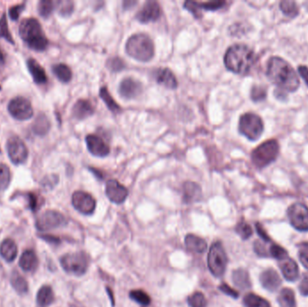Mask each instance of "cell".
<instances>
[{"label": "cell", "mask_w": 308, "mask_h": 307, "mask_svg": "<svg viewBox=\"0 0 308 307\" xmlns=\"http://www.w3.org/2000/svg\"><path fill=\"white\" fill-rule=\"evenodd\" d=\"M243 304L246 307H271L270 303L264 298L254 294H248L243 298Z\"/></svg>", "instance_id": "obj_35"}, {"label": "cell", "mask_w": 308, "mask_h": 307, "mask_svg": "<svg viewBox=\"0 0 308 307\" xmlns=\"http://www.w3.org/2000/svg\"><path fill=\"white\" fill-rule=\"evenodd\" d=\"M267 76L278 89L279 94L295 92L300 85L297 73L282 58L272 57L268 61Z\"/></svg>", "instance_id": "obj_1"}, {"label": "cell", "mask_w": 308, "mask_h": 307, "mask_svg": "<svg viewBox=\"0 0 308 307\" xmlns=\"http://www.w3.org/2000/svg\"><path fill=\"white\" fill-rule=\"evenodd\" d=\"M25 6H26V3L11 6L9 8V16H10L11 19L14 21H16L19 18L20 13L25 9Z\"/></svg>", "instance_id": "obj_47"}, {"label": "cell", "mask_w": 308, "mask_h": 307, "mask_svg": "<svg viewBox=\"0 0 308 307\" xmlns=\"http://www.w3.org/2000/svg\"><path fill=\"white\" fill-rule=\"evenodd\" d=\"M185 243L188 250L195 253H203L207 248L206 241L197 235H187L185 238Z\"/></svg>", "instance_id": "obj_26"}, {"label": "cell", "mask_w": 308, "mask_h": 307, "mask_svg": "<svg viewBox=\"0 0 308 307\" xmlns=\"http://www.w3.org/2000/svg\"><path fill=\"white\" fill-rule=\"evenodd\" d=\"M233 282L235 286L239 287L241 290L251 288V283L249 273L243 269H239L234 271Z\"/></svg>", "instance_id": "obj_28"}, {"label": "cell", "mask_w": 308, "mask_h": 307, "mask_svg": "<svg viewBox=\"0 0 308 307\" xmlns=\"http://www.w3.org/2000/svg\"><path fill=\"white\" fill-rule=\"evenodd\" d=\"M298 72L301 75V77L304 78L305 82L308 87V68L306 66H299L298 67Z\"/></svg>", "instance_id": "obj_53"}, {"label": "cell", "mask_w": 308, "mask_h": 307, "mask_svg": "<svg viewBox=\"0 0 308 307\" xmlns=\"http://www.w3.org/2000/svg\"><path fill=\"white\" fill-rule=\"evenodd\" d=\"M63 270L74 276H82L89 269V256L83 251L72 252L63 256L61 259Z\"/></svg>", "instance_id": "obj_6"}, {"label": "cell", "mask_w": 308, "mask_h": 307, "mask_svg": "<svg viewBox=\"0 0 308 307\" xmlns=\"http://www.w3.org/2000/svg\"><path fill=\"white\" fill-rule=\"evenodd\" d=\"M11 284L18 294L25 295L28 291V284L26 279L17 272L14 271L11 275Z\"/></svg>", "instance_id": "obj_33"}, {"label": "cell", "mask_w": 308, "mask_h": 307, "mask_svg": "<svg viewBox=\"0 0 308 307\" xmlns=\"http://www.w3.org/2000/svg\"><path fill=\"white\" fill-rule=\"evenodd\" d=\"M225 1L214 0L208 2H196V1H187L184 3V7L187 10L191 12L196 18H200L202 16L201 9L208 11L218 10L225 5Z\"/></svg>", "instance_id": "obj_14"}, {"label": "cell", "mask_w": 308, "mask_h": 307, "mask_svg": "<svg viewBox=\"0 0 308 307\" xmlns=\"http://www.w3.org/2000/svg\"><path fill=\"white\" fill-rule=\"evenodd\" d=\"M188 302L190 307H206V299L201 292H195L188 297Z\"/></svg>", "instance_id": "obj_39"}, {"label": "cell", "mask_w": 308, "mask_h": 307, "mask_svg": "<svg viewBox=\"0 0 308 307\" xmlns=\"http://www.w3.org/2000/svg\"><path fill=\"white\" fill-rule=\"evenodd\" d=\"M52 71L54 73V75L59 78V80H61L64 83H67L72 78L71 69L66 64H63V63L54 65L52 67Z\"/></svg>", "instance_id": "obj_32"}, {"label": "cell", "mask_w": 308, "mask_h": 307, "mask_svg": "<svg viewBox=\"0 0 308 307\" xmlns=\"http://www.w3.org/2000/svg\"><path fill=\"white\" fill-rule=\"evenodd\" d=\"M126 49L131 57L141 62H148L154 56V45L152 39L143 34L131 36L126 42Z\"/></svg>", "instance_id": "obj_4"}, {"label": "cell", "mask_w": 308, "mask_h": 307, "mask_svg": "<svg viewBox=\"0 0 308 307\" xmlns=\"http://www.w3.org/2000/svg\"><path fill=\"white\" fill-rule=\"evenodd\" d=\"M2 63H4V55H3L2 52L0 51V64H2Z\"/></svg>", "instance_id": "obj_55"}, {"label": "cell", "mask_w": 308, "mask_h": 307, "mask_svg": "<svg viewBox=\"0 0 308 307\" xmlns=\"http://www.w3.org/2000/svg\"><path fill=\"white\" fill-rule=\"evenodd\" d=\"M132 300L136 301V303L140 304L143 307H147L151 304V297L147 294L146 292L137 289V290H132L129 295Z\"/></svg>", "instance_id": "obj_37"}, {"label": "cell", "mask_w": 308, "mask_h": 307, "mask_svg": "<svg viewBox=\"0 0 308 307\" xmlns=\"http://www.w3.org/2000/svg\"><path fill=\"white\" fill-rule=\"evenodd\" d=\"M264 130V125L259 115L246 113L240 116L239 131L242 136L251 141H256L261 137Z\"/></svg>", "instance_id": "obj_7"}, {"label": "cell", "mask_w": 308, "mask_h": 307, "mask_svg": "<svg viewBox=\"0 0 308 307\" xmlns=\"http://www.w3.org/2000/svg\"><path fill=\"white\" fill-rule=\"evenodd\" d=\"M255 63V54L244 44H235L225 52V67L237 74L247 73Z\"/></svg>", "instance_id": "obj_2"}, {"label": "cell", "mask_w": 308, "mask_h": 307, "mask_svg": "<svg viewBox=\"0 0 308 307\" xmlns=\"http://www.w3.org/2000/svg\"><path fill=\"white\" fill-rule=\"evenodd\" d=\"M287 216L293 227L301 231H308V208L303 204H293L287 209Z\"/></svg>", "instance_id": "obj_9"}, {"label": "cell", "mask_w": 308, "mask_h": 307, "mask_svg": "<svg viewBox=\"0 0 308 307\" xmlns=\"http://www.w3.org/2000/svg\"><path fill=\"white\" fill-rule=\"evenodd\" d=\"M0 255L6 261L11 262L17 255V247L16 242L11 239H6L0 245Z\"/></svg>", "instance_id": "obj_27"}, {"label": "cell", "mask_w": 308, "mask_h": 307, "mask_svg": "<svg viewBox=\"0 0 308 307\" xmlns=\"http://www.w3.org/2000/svg\"><path fill=\"white\" fill-rule=\"evenodd\" d=\"M19 265L23 271L32 272L35 271L38 266V258L34 250H27L22 254Z\"/></svg>", "instance_id": "obj_25"}, {"label": "cell", "mask_w": 308, "mask_h": 307, "mask_svg": "<svg viewBox=\"0 0 308 307\" xmlns=\"http://www.w3.org/2000/svg\"><path fill=\"white\" fill-rule=\"evenodd\" d=\"M154 77L157 82L162 86L174 89L178 86L177 78L174 76L172 71L167 68H159L154 72Z\"/></svg>", "instance_id": "obj_21"}, {"label": "cell", "mask_w": 308, "mask_h": 307, "mask_svg": "<svg viewBox=\"0 0 308 307\" xmlns=\"http://www.w3.org/2000/svg\"><path fill=\"white\" fill-rule=\"evenodd\" d=\"M141 84L132 78H125L119 86V93L124 99H135L141 94Z\"/></svg>", "instance_id": "obj_18"}, {"label": "cell", "mask_w": 308, "mask_h": 307, "mask_svg": "<svg viewBox=\"0 0 308 307\" xmlns=\"http://www.w3.org/2000/svg\"><path fill=\"white\" fill-rule=\"evenodd\" d=\"M299 260L302 265L308 270V250H303L299 252Z\"/></svg>", "instance_id": "obj_52"}, {"label": "cell", "mask_w": 308, "mask_h": 307, "mask_svg": "<svg viewBox=\"0 0 308 307\" xmlns=\"http://www.w3.org/2000/svg\"><path fill=\"white\" fill-rule=\"evenodd\" d=\"M256 230L257 232H258V234L261 236V239H264V240H266V241L270 240V237L268 236L266 232L262 228V226H261V224H256Z\"/></svg>", "instance_id": "obj_54"}, {"label": "cell", "mask_w": 308, "mask_h": 307, "mask_svg": "<svg viewBox=\"0 0 308 307\" xmlns=\"http://www.w3.org/2000/svg\"><path fill=\"white\" fill-rule=\"evenodd\" d=\"M261 285L269 291H276L281 284V279L277 272L272 269H269L261 273L260 277Z\"/></svg>", "instance_id": "obj_19"}, {"label": "cell", "mask_w": 308, "mask_h": 307, "mask_svg": "<svg viewBox=\"0 0 308 307\" xmlns=\"http://www.w3.org/2000/svg\"><path fill=\"white\" fill-rule=\"evenodd\" d=\"M94 106L88 101L80 99L76 102L72 108V115L76 119L82 120L94 114Z\"/></svg>", "instance_id": "obj_22"}, {"label": "cell", "mask_w": 308, "mask_h": 307, "mask_svg": "<svg viewBox=\"0 0 308 307\" xmlns=\"http://www.w3.org/2000/svg\"><path fill=\"white\" fill-rule=\"evenodd\" d=\"M207 264L209 271L214 276L220 277L225 274L227 266V256L224 246L220 241H216L211 246L207 257Z\"/></svg>", "instance_id": "obj_8"}, {"label": "cell", "mask_w": 308, "mask_h": 307, "mask_svg": "<svg viewBox=\"0 0 308 307\" xmlns=\"http://www.w3.org/2000/svg\"><path fill=\"white\" fill-rule=\"evenodd\" d=\"M8 112L16 120L25 121L34 115V110L28 99L23 97H16L12 99L8 104Z\"/></svg>", "instance_id": "obj_11"}, {"label": "cell", "mask_w": 308, "mask_h": 307, "mask_svg": "<svg viewBox=\"0 0 308 307\" xmlns=\"http://www.w3.org/2000/svg\"><path fill=\"white\" fill-rule=\"evenodd\" d=\"M72 205L76 210L84 214H91L96 209V200L89 194L84 191H76L72 195Z\"/></svg>", "instance_id": "obj_13"}, {"label": "cell", "mask_w": 308, "mask_h": 307, "mask_svg": "<svg viewBox=\"0 0 308 307\" xmlns=\"http://www.w3.org/2000/svg\"><path fill=\"white\" fill-rule=\"evenodd\" d=\"M254 250L258 255L262 256V257L268 255L265 246L259 240H257L256 242L254 243Z\"/></svg>", "instance_id": "obj_50"}, {"label": "cell", "mask_w": 308, "mask_h": 307, "mask_svg": "<svg viewBox=\"0 0 308 307\" xmlns=\"http://www.w3.org/2000/svg\"><path fill=\"white\" fill-rule=\"evenodd\" d=\"M28 201H29V207L33 211H37L38 208L40 207V201L38 200L36 195H34L33 193H29L28 194Z\"/></svg>", "instance_id": "obj_48"}, {"label": "cell", "mask_w": 308, "mask_h": 307, "mask_svg": "<svg viewBox=\"0 0 308 307\" xmlns=\"http://www.w3.org/2000/svg\"><path fill=\"white\" fill-rule=\"evenodd\" d=\"M236 232L242 239H249L252 235V230L249 224L245 222H240L236 226Z\"/></svg>", "instance_id": "obj_43"}, {"label": "cell", "mask_w": 308, "mask_h": 307, "mask_svg": "<svg viewBox=\"0 0 308 307\" xmlns=\"http://www.w3.org/2000/svg\"><path fill=\"white\" fill-rule=\"evenodd\" d=\"M6 150L11 162L16 165L26 162L28 158L27 147L17 136H12L7 140Z\"/></svg>", "instance_id": "obj_12"}, {"label": "cell", "mask_w": 308, "mask_h": 307, "mask_svg": "<svg viewBox=\"0 0 308 307\" xmlns=\"http://www.w3.org/2000/svg\"><path fill=\"white\" fill-rule=\"evenodd\" d=\"M27 68L31 73L34 81L37 84H44L47 82V75L44 68L34 59H29L27 61Z\"/></svg>", "instance_id": "obj_24"}, {"label": "cell", "mask_w": 308, "mask_h": 307, "mask_svg": "<svg viewBox=\"0 0 308 307\" xmlns=\"http://www.w3.org/2000/svg\"><path fill=\"white\" fill-rule=\"evenodd\" d=\"M10 180V169L4 163H0V191L7 188Z\"/></svg>", "instance_id": "obj_38"}, {"label": "cell", "mask_w": 308, "mask_h": 307, "mask_svg": "<svg viewBox=\"0 0 308 307\" xmlns=\"http://www.w3.org/2000/svg\"><path fill=\"white\" fill-rule=\"evenodd\" d=\"M251 98L254 102L264 100L267 98V89L263 86H253L251 89Z\"/></svg>", "instance_id": "obj_42"}, {"label": "cell", "mask_w": 308, "mask_h": 307, "mask_svg": "<svg viewBox=\"0 0 308 307\" xmlns=\"http://www.w3.org/2000/svg\"><path fill=\"white\" fill-rule=\"evenodd\" d=\"M277 301L280 307H297L295 294L290 288L282 289L278 295Z\"/></svg>", "instance_id": "obj_30"}, {"label": "cell", "mask_w": 308, "mask_h": 307, "mask_svg": "<svg viewBox=\"0 0 308 307\" xmlns=\"http://www.w3.org/2000/svg\"><path fill=\"white\" fill-rule=\"evenodd\" d=\"M59 7V13L63 16H69L73 11V3L69 1L61 2Z\"/></svg>", "instance_id": "obj_46"}, {"label": "cell", "mask_w": 308, "mask_h": 307, "mask_svg": "<svg viewBox=\"0 0 308 307\" xmlns=\"http://www.w3.org/2000/svg\"><path fill=\"white\" fill-rule=\"evenodd\" d=\"M54 9V4L50 0H42L38 4V12L42 16L47 18L52 15V11Z\"/></svg>", "instance_id": "obj_41"}, {"label": "cell", "mask_w": 308, "mask_h": 307, "mask_svg": "<svg viewBox=\"0 0 308 307\" xmlns=\"http://www.w3.org/2000/svg\"><path fill=\"white\" fill-rule=\"evenodd\" d=\"M0 89H1V87H0Z\"/></svg>", "instance_id": "obj_56"}, {"label": "cell", "mask_w": 308, "mask_h": 307, "mask_svg": "<svg viewBox=\"0 0 308 307\" xmlns=\"http://www.w3.org/2000/svg\"><path fill=\"white\" fill-rule=\"evenodd\" d=\"M161 16V6L156 1H147L141 10L136 14V19L142 24L158 20Z\"/></svg>", "instance_id": "obj_15"}, {"label": "cell", "mask_w": 308, "mask_h": 307, "mask_svg": "<svg viewBox=\"0 0 308 307\" xmlns=\"http://www.w3.org/2000/svg\"><path fill=\"white\" fill-rule=\"evenodd\" d=\"M299 290L303 296L308 297V274H306L304 276L303 279L299 285Z\"/></svg>", "instance_id": "obj_51"}, {"label": "cell", "mask_w": 308, "mask_h": 307, "mask_svg": "<svg viewBox=\"0 0 308 307\" xmlns=\"http://www.w3.org/2000/svg\"><path fill=\"white\" fill-rule=\"evenodd\" d=\"M270 252H271V255L277 260H283L287 258V250L277 244H272L271 246Z\"/></svg>", "instance_id": "obj_45"}, {"label": "cell", "mask_w": 308, "mask_h": 307, "mask_svg": "<svg viewBox=\"0 0 308 307\" xmlns=\"http://www.w3.org/2000/svg\"><path fill=\"white\" fill-rule=\"evenodd\" d=\"M51 127L50 121L44 114H40L36 117L34 124L33 125V130L38 136L46 135Z\"/></svg>", "instance_id": "obj_31"}, {"label": "cell", "mask_w": 308, "mask_h": 307, "mask_svg": "<svg viewBox=\"0 0 308 307\" xmlns=\"http://www.w3.org/2000/svg\"><path fill=\"white\" fill-rule=\"evenodd\" d=\"M86 142L89 152L95 156L103 158L109 154V147L107 144H105V142L100 136L89 135L86 137Z\"/></svg>", "instance_id": "obj_17"}, {"label": "cell", "mask_w": 308, "mask_h": 307, "mask_svg": "<svg viewBox=\"0 0 308 307\" xmlns=\"http://www.w3.org/2000/svg\"><path fill=\"white\" fill-rule=\"evenodd\" d=\"M279 153V144L277 140H269L258 146L251 153V161L253 164L262 169L276 161Z\"/></svg>", "instance_id": "obj_5"}, {"label": "cell", "mask_w": 308, "mask_h": 307, "mask_svg": "<svg viewBox=\"0 0 308 307\" xmlns=\"http://www.w3.org/2000/svg\"><path fill=\"white\" fill-rule=\"evenodd\" d=\"M0 38H4L7 42H10L11 44H15V42L8 29L5 14H3V16L0 18Z\"/></svg>", "instance_id": "obj_40"}, {"label": "cell", "mask_w": 308, "mask_h": 307, "mask_svg": "<svg viewBox=\"0 0 308 307\" xmlns=\"http://www.w3.org/2000/svg\"><path fill=\"white\" fill-rule=\"evenodd\" d=\"M279 266H280L283 276L287 280L295 281L298 279V276H299V269L296 261L287 258L285 260H281V263Z\"/></svg>", "instance_id": "obj_23"}, {"label": "cell", "mask_w": 308, "mask_h": 307, "mask_svg": "<svg viewBox=\"0 0 308 307\" xmlns=\"http://www.w3.org/2000/svg\"><path fill=\"white\" fill-rule=\"evenodd\" d=\"M280 10L282 11L283 14H285L288 17L294 18L298 16L299 8L297 3L295 1H290V0H285L281 1L280 4Z\"/></svg>", "instance_id": "obj_36"}, {"label": "cell", "mask_w": 308, "mask_h": 307, "mask_svg": "<svg viewBox=\"0 0 308 307\" xmlns=\"http://www.w3.org/2000/svg\"><path fill=\"white\" fill-rule=\"evenodd\" d=\"M105 194L111 202L122 204L128 197V190L117 180L110 179L105 185Z\"/></svg>", "instance_id": "obj_16"}, {"label": "cell", "mask_w": 308, "mask_h": 307, "mask_svg": "<svg viewBox=\"0 0 308 307\" xmlns=\"http://www.w3.org/2000/svg\"><path fill=\"white\" fill-rule=\"evenodd\" d=\"M202 198V189L197 183L188 181L183 186V201L186 204L198 202Z\"/></svg>", "instance_id": "obj_20"}, {"label": "cell", "mask_w": 308, "mask_h": 307, "mask_svg": "<svg viewBox=\"0 0 308 307\" xmlns=\"http://www.w3.org/2000/svg\"><path fill=\"white\" fill-rule=\"evenodd\" d=\"M219 289L221 291L223 292L224 294L229 296V297H234V298H237V297H239L238 292L235 291L234 288H232V287L228 286L227 284H222V285L219 286Z\"/></svg>", "instance_id": "obj_49"}, {"label": "cell", "mask_w": 308, "mask_h": 307, "mask_svg": "<svg viewBox=\"0 0 308 307\" xmlns=\"http://www.w3.org/2000/svg\"><path fill=\"white\" fill-rule=\"evenodd\" d=\"M106 66H107V68H109L110 70H112L114 72H117V71H120L123 68H125L126 64H125L124 61L120 58L115 57L108 60V62L106 63Z\"/></svg>", "instance_id": "obj_44"}, {"label": "cell", "mask_w": 308, "mask_h": 307, "mask_svg": "<svg viewBox=\"0 0 308 307\" xmlns=\"http://www.w3.org/2000/svg\"><path fill=\"white\" fill-rule=\"evenodd\" d=\"M19 34L27 45L36 52H42L48 47V39L42 31L41 24L35 18L22 20Z\"/></svg>", "instance_id": "obj_3"}, {"label": "cell", "mask_w": 308, "mask_h": 307, "mask_svg": "<svg viewBox=\"0 0 308 307\" xmlns=\"http://www.w3.org/2000/svg\"><path fill=\"white\" fill-rule=\"evenodd\" d=\"M100 98L104 101V104H106V106L108 107L110 111H112L113 113H118L120 112L121 107L119 104H117L115 101V99L112 98V96L108 92V89H106V87H102L100 91Z\"/></svg>", "instance_id": "obj_34"}, {"label": "cell", "mask_w": 308, "mask_h": 307, "mask_svg": "<svg viewBox=\"0 0 308 307\" xmlns=\"http://www.w3.org/2000/svg\"><path fill=\"white\" fill-rule=\"evenodd\" d=\"M36 301L40 307H47L54 301V294L52 287L43 286L40 288L37 294Z\"/></svg>", "instance_id": "obj_29"}, {"label": "cell", "mask_w": 308, "mask_h": 307, "mask_svg": "<svg viewBox=\"0 0 308 307\" xmlns=\"http://www.w3.org/2000/svg\"><path fill=\"white\" fill-rule=\"evenodd\" d=\"M66 224L67 220L63 213L54 210H48L37 218L35 224L37 229L45 232L62 227Z\"/></svg>", "instance_id": "obj_10"}]
</instances>
